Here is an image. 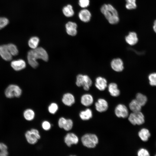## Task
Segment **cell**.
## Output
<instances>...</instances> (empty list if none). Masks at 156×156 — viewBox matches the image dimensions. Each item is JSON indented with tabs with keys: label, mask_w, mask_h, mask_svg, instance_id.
Returning a JSON list of instances; mask_svg holds the SVG:
<instances>
[{
	"label": "cell",
	"mask_w": 156,
	"mask_h": 156,
	"mask_svg": "<svg viewBox=\"0 0 156 156\" xmlns=\"http://www.w3.org/2000/svg\"><path fill=\"white\" fill-rule=\"evenodd\" d=\"M27 59L30 65L33 68H36L39 65L37 60L40 59L47 61L48 60V55L47 52L43 48L37 47L28 52Z\"/></svg>",
	"instance_id": "obj_1"
},
{
	"label": "cell",
	"mask_w": 156,
	"mask_h": 156,
	"mask_svg": "<svg viewBox=\"0 0 156 156\" xmlns=\"http://www.w3.org/2000/svg\"><path fill=\"white\" fill-rule=\"evenodd\" d=\"M101 11L110 24H115L118 22L119 19L118 12L111 5H103L101 8Z\"/></svg>",
	"instance_id": "obj_2"
},
{
	"label": "cell",
	"mask_w": 156,
	"mask_h": 156,
	"mask_svg": "<svg viewBox=\"0 0 156 156\" xmlns=\"http://www.w3.org/2000/svg\"><path fill=\"white\" fill-rule=\"evenodd\" d=\"M81 141L84 146L89 148H94L99 142L98 138L96 135L90 133L83 135Z\"/></svg>",
	"instance_id": "obj_3"
},
{
	"label": "cell",
	"mask_w": 156,
	"mask_h": 156,
	"mask_svg": "<svg viewBox=\"0 0 156 156\" xmlns=\"http://www.w3.org/2000/svg\"><path fill=\"white\" fill-rule=\"evenodd\" d=\"M22 93L21 89L19 86L15 84L9 85L5 91V95L8 98L19 97L21 96Z\"/></svg>",
	"instance_id": "obj_4"
},
{
	"label": "cell",
	"mask_w": 156,
	"mask_h": 156,
	"mask_svg": "<svg viewBox=\"0 0 156 156\" xmlns=\"http://www.w3.org/2000/svg\"><path fill=\"white\" fill-rule=\"evenodd\" d=\"M128 119L131 123L133 125H141L145 122L144 115L140 111L131 113Z\"/></svg>",
	"instance_id": "obj_5"
},
{
	"label": "cell",
	"mask_w": 156,
	"mask_h": 156,
	"mask_svg": "<svg viewBox=\"0 0 156 156\" xmlns=\"http://www.w3.org/2000/svg\"><path fill=\"white\" fill-rule=\"evenodd\" d=\"M25 136L27 142L32 144L36 143L38 140L40 138L38 131L34 129L27 131L25 133Z\"/></svg>",
	"instance_id": "obj_6"
},
{
	"label": "cell",
	"mask_w": 156,
	"mask_h": 156,
	"mask_svg": "<svg viewBox=\"0 0 156 156\" xmlns=\"http://www.w3.org/2000/svg\"><path fill=\"white\" fill-rule=\"evenodd\" d=\"M115 113L116 116L119 118H125L129 115V112L127 108L125 105L119 104L115 107Z\"/></svg>",
	"instance_id": "obj_7"
},
{
	"label": "cell",
	"mask_w": 156,
	"mask_h": 156,
	"mask_svg": "<svg viewBox=\"0 0 156 156\" xmlns=\"http://www.w3.org/2000/svg\"><path fill=\"white\" fill-rule=\"evenodd\" d=\"M122 60L120 58H116L113 59L110 63L112 69L116 72H121L124 69V64Z\"/></svg>",
	"instance_id": "obj_8"
},
{
	"label": "cell",
	"mask_w": 156,
	"mask_h": 156,
	"mask_svg": "<svg viewBox=\"0 0 156 156\" xmlns=\"http://www.w3.org/2000/svg\"><path fill=\"white\" fill-rule=\"evenodd\" d=\"M64 140L65 143L69 147H70L72 144H77L79 141L77 136L73 133H67L65 136Z\"/></svg>",
	"instance_id": "obj_9"
},
{
	"label": "cell",
	"mask_w": 156,
	"mask_h": 156,
	"mask_svg": "<svg viewBox=\"0 0 156 156\" xmlns=\"http://www.w3.org/2000/svg\"><path fill=\"white\" fill-rule=\"evenodd\" d=\"M0 55L4 60L10 61L12 58V55L10 53L7 44L0 46Z\"/></svg>",
	"instance_id": "obj_10"
},
{
	"label": "cell",
	"mask_w": 156,
	"mask_h": 156,
	"mask_svg": "<svg viewBox=\"0 0 156 156\" xmlns=\"http://www.w3.org/2000/svg\"><path fill=\"white\" fill-rule=\"evenodd\" d=\"M95 108L98 112H102L106 111L108 107L106 100L103 99H99L95 103Z\"/></svg>",
	"instance_id": "obj_11"
},
{
	"label": "cell",
	"mask_w": 156,
	"mask_h": 156,
	"mask_svg": "<svg viewBox=\"0 0 156 156\" xmlns=\"http://www.w3.org/2000/svg\"><path fill=\"white\" fill-rule=\"evenodd\" d=\"M95 85L99 90L103 91L107 87V81L104 77H98L95 79Z\"/></svg>",
	"instance_id": "obj_12"
},
{
	"label": "cell",
	"mask_w": 156,
	"mask_h": 156,
	"mask_svg": "<svg viewBox=\"0 0 156 156\" xmlns=\"http://www.w3.org/2000/svg\"><path fill=\"white\" fill-rule=\"evenodd\" d=\"M78 17L80 20L83 22H88L91 19V14L89 10L84 9L81 10L78 14Z\"/></svg>",
	"instance_id": "obj_13"
},
{
	"label": "cell",
	"mask_w": 156,
	"mask_h": 156,
	"mask_svg": "<svg viewBox=\"0 0 156 156\" xmlns=\"http://www.w3.org/2000/svg\"><path fill=\"white\" fill-rule=\"evenodd\" d=\"M11 65L15 70L19 71L25 68L26 64L23 60L20 59L12 61Z\"/></svg>",
	"instance_id": "obj_14"
},
{
	"label": "cell",
	"mask_w": 156,
	"mask_h": 156,
	"mask_svg": "<svg viewBox=\"0 0 156 156\" xmlns=\"http://www.w3.org/2000/svg\"><path fill=\"white\" fill-rule=\"evenodd\" d=\"M125 40L126 42L130 45L135 44L138 41V38L136 33L131 32L125 37Z\"/></svg>",
	"instance_id": "obj_15"
},
{
	"label": "cell",
	"mask_w": 156,
	"mask_h": 156,
	"mask_svg": "<svg viewBox=\"0 0 156 156\" xmlns=\"http://www.w3.org/2000/svg\"><path fill=\"white\" fill-rule=\"evenodd\" d=\"M62 102L65 105L70 106L75 102V99L73 95L70 93L64 94L62 99Z\"/></svg>",
	"instance_id": "obj_16"
},
{
	"label": "cell",
	"mask_w": 156,
	"mask_h": 156,
	"mask_svg": "<svg viewBox=\"0 0 156 156\" xmlns=\"http://www.w3.org/2000/svg\"><path fill=\"white\" fill-rule=\"evenodd\" d=\"M108 89L110 94L113 97L118 96L120 94V91L116 83H110L108 86Z\"/></svg>",
	"instance_id": "obj_17"
},
{
	"label": "cell",
	"mask_w": 156,
	"mask_h": 156,
	"mask_svg": "<svg viewBox=\"0 0 156 156\" xmlns=\"http://www.w3.org/2000/svg\"><path fill=\"white\" fill-rule=\"evenodd\" d=\"M81 104L86 106H89L93 103V99L91 94H85L81 98Z\"/></svg>",
	"instance_id": "obj_18"
},
{
	"label": "cell",
	"mask_w": 156,
	"mask_h": 156,
	"mask_svg": "<svg viewBox=\"0 0 156 156\" xmlns=\"http://www.w3.org/2000/svg\"><path fill=\"white\" fill-rule=\"evenodd\" d=\"M62 12L64 15L67 17H72L75 13L73 6L70 4L64 6L62 9Z\"/></svg>",
	"instance_id": "obj_19"
},
{
	"label": "cell",
	"mask_w": 156,
	"mask_h": 156,
	"mask_svg": "<svg viewBox=\"0 0 156 156\" xmlns=\"http://www.w3.org/2000/svg\"><path fill=\"white\" fill-rule=\"evenodd\" d=\"M138 136L144 142L147 141L151 136L149 130L146 128H142L138 133Z\"/></svg>",
	"instance_id": "obj_20"
},
{
	"label": "cell",
	"mask_w": 156,
	"mask_h": 156,
	"mask_svg": "<svg viewBox=\"0 0 156 156\" xmlns=\"http://www.w3.org/2000/svg\"><path fill=\"white\" fill-rule=\"evenodd\" d=\"M79 116L83 120H88L92 117V110L87 108L85 111H81L79 113Z\"/></svg>",
	"instance_id": "obj_21"
},
{
	"label": "cell",
	"mask_w": 156,
	"mask_h": 156,
	"mask_svg": "<svg viewBox=\"0 0 156 156\" xmlns=\"http://www.w3.org/2000/svg\"><path fill=\"white\" fill-rule=\"evenodd\" d=\"M92 81L90 78L87 75H83L82 86L86 91L88 90L92 84Z\"/></svg>",
	"instance_id": "obj_22"
},
{
	"label": "cell",
	"mask_w": 156,
	"mask_h": 156,
	"mask_svg": "<svg viewBox=\"0 0 156 156\" xmlns=\"http://www.w3.org/2000/svg\"><path fill=\"white\" fill-rule=\"evenodd\" d=\"M129 107L133 112L140 111L142 106L138 103L135 99L133 100L130 103Z\"/></svg>",
	"instance_id": "obj_23"
},
{
	"label": "cell",
	"mask_w": 156,
	"mask_h": 156,
	"mask_svg": "<svg viewBox=\"0 0 156 156\" xmlns=\"http://www.w3.org/2000/svg\"><path fill=\"white\" fill-rule=\"evenodd\" d=\"M39 42V38L36 36H34L29 39L28 42V44L31 48L35 49L37 47Z\"/></svg>",
	"instance_id": "obj_24"
},
{
	"label": "cell",
	"mask_w": 156,
	"mask_h": 156,
	"mask_svg": "<svg viewBox=\"0 0 156 156\" xmlns=\"http://www.w3.org/2000/svg\"><path fill=\"white\" fill-rule=\"evenodd\" d=\"M135 99L141 106L144 105L147 101L146 96L140 93L137 94Z\"/></svg>",
	"instance_id": "obj_25"
},
{
	"label": "cell",
	"mask_w": 156,
	"mask_h": 156,
	"mask_svg": "<svg viewBox=\"0 0 156 156\" xmlns=\"http://www.w3.org/2000/svg\"><path fill=\"white\" fill-rule=\"evenodd\" d=\"M23 116L26 120L31 121L34 118L35 113L33 110L28 109L24 111L23 113Z\"/></svg>",
	"instance_id": "obj_26"
},
{
	"label": "cell",
	"mask_w": 156,
	"mask_h": 156,
	"mask_svg": "<svg viewBox=\"0 0 156 156\" xmlns=\"http://www.w3.org/2000/svg\"><path fill=\"white\" fill-rule=\"evenodd\" d=\"M7 45L8 48L12 56H16L18 54V51L15 45L12 43L9 44Z\"/></svg>",
	"instance_id": "obj_27"
},
{
	"label": "cell",
	"mask_w": 156,
	"mask_h": 156,
	"mask_svg": "<svg viewBox=\"0 0 156 156\" xmlns=\"http://www.w3.org/2000/svg\"><path fill=\"white\" fill-rule=\"evenodd\" d=\"M7 146L4 143L0 142V156H7L8 155Z\"/></svg>",
	"instance_id": "obj_28"
},
{
	"label": "cell",
	"mask_w": 156,
	"mask_h": 156,
	"mask_svg": "<svg viewBox=\"0 0 156 156\" xmlns=\"http://www.w3.org/2000/svg\"><path fill=\"white\" fill-rule=\"evenodd\" d=\"M126 7L128 10H133L136 8L137 5L136 0H126Z\"/></svg>",
	"instance_id": "obj_29"
},
{
	"label": "cell",
	"mask_w": 156,
	"mask_h": 156,
	"mask_svg": "<svg viewBox=\"0 0 156 156\" xmlns=\"http://www.w3.org/2000/svg\"><path fill=\"white\" fill-rule=\"evenodd\" d=\"M150 84L153 86H156V73L150 74L148 76Z\"/></svg>",
	"instance_id": "obj_30"
},
{
	"label": "cell",
	"mask_w": 156,
	"mask_h": 156,
	"mask_svg": "<svg viewBox=\"0 0 156 156\" xmlns=\"http://www.w3.org/2000/svg\"><path fill=\"white\" fill-rule=\"evenodd\" d=\"M58 109V106L55 103H51L48 107V111L51 114H55Z\"/></svg>",
	"instance_id": "obj_31"
},
{
	"label": "cell",
	"mask_w": 156,
	"mask_h": 156,
	"mask_svg": "<svg viewBox=\"0 0 156 156\" xmlns=\"http://www.w3.org/2000/svg\"><path fill=\"white\" fill-rule=\"evenodd\" d=\"M77 24L74 22L69 21L65 25L66 29H77Z\"/></svg>",
	"instance_id": "obj_32"
},
{
	"label": "cell",
	"mask_w": 156,
	"mask_h": 156,
	"mask_svg": "<svg viewBox=\"0 0 156 156\" xmlns=\"http://www.w3.org/2000/svg\"><path fill=\"white\" fill-rule=\"evenodd\" d=\"M73 126V122L70 119H67L63 128L66 131H68L71 129Z\"/></svg>",
	"instance_id": "obj_33"
},
{
	"label": "cell",
	"mask_w": 156,
	"mask_h": 156,
	"mask_svg": "<svg viewBox=\"0 0 156 156\" xmlns=\"http://www.w3.org/2000/svg\"><path fill=\"white\" fill-rule=\"evenodd\" d=\"M8 19L5 17H0V29L4 28L9 23Z\"/></svg>",
	"instance_id": "obj_34"
},
{
	"label": "cell",
	"mask_w": 156,
	"mask_h": 156,
	"mask_svg": "<svg viewBox=\"0 0 156 156\" xmlns=\"http://www.w3.org/2000/svg\"><path fill=\"white\" fill-rule=\"evenodd\" d=\"M83 75L80 74L78 75L77 76L76 83L77 86L78 87L82 86Z\"/></svg>",
	"instance_id": "obj_35"
},
{
	"label": "cell",
	"mask_w": 156,
	"mask_h": 156,
	"mask_svg": "<svg viewBox=\"0 0 156 156\" xmlns=\"http://www.w3.org/2000/svg\"><path fill=\"white\" fill-rule=\"evenodd\" d=\"M78 4L79 6L82 8H85L88 7L90 4L89 0H79Z\"/></svg>",
	"instance_id": "obj_36"
},
{
	"label": "cell",
	"mask_w": 156,
	"mask_h": 156,
	"mask_svg": "<svg viewBox=\"0 0 156 156\" xmlns=\"http://www.w3.org/2000/svg\"><path fill=\"white\" fill-rule=\"evenodd\" d=\"M138 156H150L148 151L145 149L142 148L140 149L137 153Z\"/></svg>",
	"instance_id": "obj_37"
},
{
	"label": "cell",
	"mask_w": 156,
	"mask_h": 156,
	"mask_svg": "<svg viewBox=\"0 0 156 156\" xmlns=\"http://www.w3.org/2000/svg\"><path fill=\"white\" fill-rule=\"evenodd\" d=\"M42 127L44 130L47 131L50 129L51 125L49 122L45 121L42 122Z\"/></svg>",
	"instance_id": "obj_38"
},
{
	"label": "cell",
	"mask_w": 156,
	"mask_h": 156,
	"mask_svg": "<svg viewBox=\"0 0 156 156\" xmlns=\"http://www.w3.org/2000/svg\"><path fill=\"white\" fill-rule=\"evenodd\" d=\"M66 120L64 117H61L59 119L58 123L59 126L60 128H63L66 121Z\"/></svg>",
	"instance_id": "obj_39"
},
{
	"label": "cell",
	"mask_w": 156,
	"mask_h": 156,
	"mask_svg": "<svg viewBox=\"0 0 156 156\" xmlns=\"http://www.w3.org/2000/svg\"><path fill=\"white\" fill-rule=\"evenodd\" d=\"M153 29L154 31L156 33V20L154 22Z\"/></svg>",
	"instance_id": "obj_40"
},
{
	"label": "cell",
	"mask_w": 156,
	"mask_h": 156,
	"mask_svg": "<svg viewBox=\"0 0 156 156\" xmlns=\"http://www.w3.org/2000/svg\"><path fill=\"white\" fill-rule=\"evenodd\" d=\"M155 156H156V155H155Z\"/></svg>",
	"instance_id": "obj_41"
}]
</instances>
